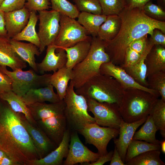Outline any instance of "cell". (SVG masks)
Segmentation results:
<instances>
[{
    "label": "cell",
    "mask_w": 165,
    "mask_h": 165,
    "mask_svg": "<svg viewBox=\"0 0 165 165\" xmlns=\"http://www.w3.org/2000/svg\"><path fill=\"white\" fill-rule=\"evenodd\" d=\"M118 15L121 20L119 31L114 38L105 42L110 61L120 66L124 63L126 50L131 43L146 34L151 35L155 28L165 34V22L149 17L137 7L125 6Z\"/></svg>",
    "instance_id": "obj_1"
},
{
    "label": "cell",
    "mask_w": 165,
    "mask_h": 165,
    "mask_svg": "<svg viewBox=\"0 0 165 165\" xmlns=\"http://www.w3.org/2000/svg\"><path fill=\"white\" fill-rule=\"evenodd\" d=\"M0 148L20 165L39 159L20 113L13 111L7 102L0 105Z\"/></svg>",
    "instance_id": "obj_2"
},
{
    "label": "cell",
    "mask_w": 165,
    "mask_h": 165,
    "mask_svg": "<svg viewBox=\"0 0 165 165\" xmlns=\"http://www.w3.org/2000/svg\"><path fill=\"white\" fill-rule=\"evenodd\" d=\"M27 106L36 125L58 146L67 129L64 100L50 104L38 102Z\"/></svg>",
    "instance_id": "obj_3"
},
{
    "label": "cell",
    "mask_w": 165,
    "mask_h": 165,
    "mask_svg": "<svg viewBox=\"0 0 165 165\" xmlns=\"http://www.w3.org/2000/svg\"><path fill=\"white\" fill-rule=\"evenodd\" d=\"M125 89L113 78L100 73L76 89L75 92L86 98L100 102L116 104L119 106Z\"/></svg>",
    "instance_id": "obj_4"
},
{
    "label": "cell",
    "mask_w": 165,
    "mask_h": 165,
    "mask_svg": "<svg viewBox=\"0 0 165 165\" xmlns=\"http://www.w3.org/2000/svg\"><path fill=\"white\" fill-rule=\"evenodd\" d=\"M105 41L97 36L92 37L90 49L87 56L72 69V80L74 88L77 89L100 74V67L103 63L110 61L105 51Z\"/></svg>",
    "instance_id": "obj_5"
},
{
    "label": "cell",
    "mask_w": 165,
    "mask_h": 165,
    "mask_svg": "<svg viewBox=\"0 0 165 165\" xmlns=\"http://www.w3.org/2000/svg\"><path fill=\"white\" fill-rule=\"evenodd\" d=\"M157 98L150 93L141 89H125L119 107L123 120L130 123L147 117Z\"/></svg>",
    "instance_id": "obj_6"
},
{
    "label": "cell",
    "mask_w": 165,
    "mask_h": 165,
    "mask_svg": "<svg viewBox=\"0 0 165 165\" xmlns=\"http://www.w3.org/2000/svg\"><path fill=\"white\" fill-rule=\"evenodd\" d=\"M63 100L67 129L70 131L78 132L87 124L95 123L94 118L88 113L86 98L75 92L72 80Z\"/></svg>",
    "instance_id": "obj_7"
},
{
    "label": "cell",
    "mask_w": 165,
    "mask_h": 165,
    "mask_svg": "<svg viewBox=\"0 0 165 165\" xmlns=\"http://www.w3.org/2000/svg\"><path fill=\"white\" fill-rule=\"evenodd\" d=\"M0 71L6 74L12 81V91L22 97L30 90L46 86L49 84L51 74L38 75L33 69L9 71L6 66H0Z\"/></svg>",
    "instance_id": "obj_8"
},
{
    "label": "cell",
    "mask_w": 165,
    "mask_h": 165,
    "mask_svg": "<svg viewBox=\"0 0 165 165\" xmlns=\"http://www.w3.org/2000/svg\"><path fill=\"white\" fill-rule=\"evenodd\" d=\"M60 15V29L54 43L56 49L72 46L90 37L75 19L61 13Z\"/></svg>",
    "instance_id": "obj_9"
},
{
    "label": "cell",
    "mask_w": 165,
    "mask_h": 165,
    "mask_svg": "<svg viewBox=\"0 0 165 165\" xmlns=\"http://www.w3.org/2000/svg\"><path fill=\"white\" fill-rule=\"evenodd\" d=\"M77 132L84 137L86 143L95 146L97 149L98 153L101 156L108 152V144L112 139L118 136L119 129L101 127L94 123L87 124Z\"/></svg>",
    "instance_id": "obj_10"
},
{
    "label": "cell",
    "mask_w": 165,
    "mask_h": 165,
    "mask_svg": "<svg viewBox=\"0 0 165 165\" xmlns=\"http://www.w3.org/2000/svg\"><path fill=\"white\" fill-rule=\"evenodd\" d=\"M86 99L88 111L94 115L95 123L100 126L119 129L123 120L117 104Z\"/></svg>",
    "instance_id": "obj_11"
},
{
    "label": "cell",
    "mask_w": 165,
    "mask_h": 165,
    "mask_svg": "<svg viewBox=\"0 0 165 165\" xmlns=\"http://www.w3.org/2000/svg\"><path fill=\"white\" fill-rule=\"evenodd\" d=\"M39 28L37 33L40 42L39 48L41 54L45 47L54 44L60 29V13L55 11H38Z\"/></svg>",
    "instance_id": "obj_12"
},
{
    "label": "cell",
    "mask_w": 165,
    "mask_h": 165,
    "mask_svg": "<svg viewBox=\"0 0 165 165\" xmlns=\"http://www.w3.org/2000/svg\"><path fill=\"white\" fill-rule=\"evenodd\" d=\"M78 133L76 131H70L68 152L64 165H74L79 163L86 165L95 162L100 156L98 152L92 151L82 143Z\"/></svg>",
    "instance_id": "obj_13"
},
{
    "label": "cell",
    "mask_w": 165,
    "mask_h": 165,
    "mask_svg": "<svg viewBox=\"0 0 165 165\" xmlns=\"http://www.w3.org/2000/svg\"><path fill=\"white\" fill-rule=\"evenodd\" d=\"M100 73L113 78L125 89H139L150 93L158 98L160 96L159 94L156 91L138 84L120 66L115 65L110 61L102 64L100 68Z\"/></svg>",
    "instance_id": "obj_14"
},
{
    "label": "cell",
    "mask_w": 165,
    "mask_h": 165,
    "mask_svg": "<svg viewBox=\"0 0 165 165\" xmlns=\"http://www.w3.org/2000/svg\"><path fill=\"white\" fill-rule=\"evenodd\" d=\"M20 116L36 149L39 159L45 156L57 147L36 125L30 123L23 114L20 113Z\"/></svg>",
    "instance_id": "obj_15"
},
{
    "label": "cell",
    "mask_w": 165,
    "mask_h": 165,
    "mask_svg": "<svg viewBox=\"0 0 165 165\" xmlns=\"http://www.w3.org/2000/svg\"><path fill=\"white\" fill-rule=\"evenodd\" d=\"M56 49L54 44L47 46L45 57L41 62L36 63L38 72L41 74L54 72L65 66L67 61L66 52L63 49Z\"/></svg>",
    "instance_id": "obj_16"
},
{
    "label": "cell",
    "mask_w": 165,
    "mask_h": 165,
    "mask_svg": "<svg viewBox=\"0 0 165 165\" xmlns=\"http://www.w3.org/2000/svg\"><path fill=\"white\" fill-rule=\"evenodd\" d=\"M70 131L67 129L62 140L54 150L41 159L29 161L27 165H61L63 160L66 158L68 153L70 140Z\"/></svg>",
    "instance_id": "obj_17"
},
{
    "label": "cell",
    "mask_w": 165,
    "mask_h": 165,
    "mask_svg": "<svg viewBox=\"0 0 165 165\" xmlns=\"http://www.w3.org/2000/svg\"><path fill=\"white\" fill-rule=\"evenodd\" d=\"M147 117L130 123H127L123 120L120 125L119 138H114L113 141L115 146L123 161L125 163L128 146L132 140L136 130L145 122Z\"/></svg>",
    "instance_id": "obj_18"
},
{
    "label": "cell",
    "mask_w": 165,
    "mask_h": 165,
    "mask_svg": "<svg viewBox=\"0 0 165 165\" xmlns=\"http://www.w3.org/2000/svg\"><path fill=\"white\" fill-rule=\"evenodd\" d=\"M7 36H0V66H7L13 71L27 67L26 62L17 54Z\"/></svg>",
    "instance_id": "obj_19"
},
{
    "label": "cell",
    "mask_w": 165,
    "mask_h": 165,
    "mask_svg": "<svg viewBox=\"0 0 165 165\" xmlns=\"http://www.w3.org/2000/svg\"><path fill=\"white\" fill-rule=\"evenodd\" d=\"M30 12L25 6L17 10L5 12L7 36L11 38L20 33L27 25Z\"/></svg>",
    "instance_id": "obj_20"
},
{
    "label": "cell",
    "mask_w": 165,
    "mask_h": 165,
    "mask_svg": "<svg viewBox=\"0 0 165 165\" xmlns=\"http://www.w3.org/2000/svg\"><path fill=\"white\" fill-rule=\"evenodd\" d=\"M51 84L38 88L32 89L29 90L22 98L27 105L38 102L48 101L54 103L61 101L58 95L53 90Z\"/></svg>",
    "instance_id": "obj_21"
},
{
    "label": "cell",
    "mask_w": 165,
    "mask_h": 165,
    "mask_svg": "<svg viewBox=\"0 0 165 165\" xmlns=\"http://www.w3.org/2000/svg\"><path fill=\"white\" fill-rule=\"evenodd\" d=\"M154 45L148 41L145 49L140 59L134 64L126 66L120 65L137 83L141 85L148 88L147 80V68L145 60V58Z\"/></svg>",
    "instance_id": "obj_22"
},
{
    "label": "cell",
    "mask_w": 165,
    "mask_h": 165,
    "mask_svg": "<svg viewBox=\"0 0 165 165\" xmlns=\"http://www.w3.org/2000/svg\"><path fill=\"white\" fill-rule=\"evenodd\" d=\"M92 38L90 36L72 46L61 48L64 50L67 54V61L65 65L67 67L72 69L85 58L90 49Z\"/></svg>",
    "instance_id": "obj_23"
},
{
    "label": "cell",
    "mask_w": 165,
    "mask_h": 165,
    "mask_svg": "<svg viewBox=\"0 0 165 165\" xmlns=\"http://www.w3.org/2000/svg\"><path fill=\"white\" fill-rule=\"evenodd\" d=\"M146 77L160 71H165V46L154 45L145 60Z\"/></svg>",
    "instance_id": "obj_24"
},
{
    "label": "cell",
    "mask_w": 165,
    "mask_h": 165,
    "mask_svg": "<svg viewBox=\"0 0 165 165\" xmlns=\"http://www.w3.org/2000/svg\"><path fill=\"white\" fill-rule=\"evenodd\" d=\"M10 43L19 56L36 72L38 71L35 62V55L39 56L41 54L38 47L34 44L26 43L10 39Z\"/></svg>",
    "instance_id": "obj_25"
},
{
    "label": "cell",
    "mask_w": 165,
    "mask_h": 165,
    "mask_svg": "<svg viewBox=\"0 0 165 165\" xmlns=\"http://www.w3.org/2000/svg\"><path fill=\"white\" fill-rule=\"evenodd\" d=\"M73 77L72 69L66 66L58 69L52 74L50 83L56 89L57 94L61 101L63 100L68 86L69 81Z\"/></svg>",
    "instance_id": "obj_26"
},
{
    "label": "cell",
    "mask_w": 165,
    "mask_h": 165,
    "mask_svg": "<svg viewBox=\"0 0 165 165\" xmlns=\"http://www.w3.org/2000/svg\"><path fill=\"white\" fill-rule=\"evenodd\" d=\"M0 98L6 102L13 111L23 114L30 123L36 125L29 108L22 97L19 96L12 91H10L0 94Z\"/></svg>",
    "instance_id": "obj_27"
},
{
    "label": "cell",
    "mask_w": 165,
    "mask_h": 165,
    "mask_svg": "<svg viewBox=\"0 0 165 165\" xmlns=\"http://www.w3.org/2000/svg\"><path fill=\"white\" fill-rule=\"evenodd\" d=\"M36 12L35 11L30 12L29 21L26 26L20 33L11 38V39L17 41H27L39 48L40 42L35 29L38 19Z\"/></svg>",
    "instance_id": "obj_28"
},
{
    "label": "cell",
    "mask_w": 165,
    "mask_h": 165,
    "mask_svg": "<svg viewBox=\"0 0 165 165\" xmlns=\"http://www.w3.org/2000/svg\"><path fill=\"white\" fill-rule=\"evenodd\" d=\"M107 16L91 13L81 12L77 17V21L92 37L97 36L101 25L105 21Z\"/></svg>",
    "instance_id": "obj_29"
},
{
    "label": "cell",
    "mask_w": 165,
    "mask_h": 165,
    "mask_svg": "<svg viewBox=\"0 0 165 165\" xmlns=\"http://www.w3.org/2000/svg\"><path fill=\"white\" fill-rule=\"evenodd\" d=\"M121 25V20L118 15L108 16L105 21L101 26L97 36L104 41L112 40L118 34Z\"/></svg>",
    "instance_id": "obj_30"
},
{
    "label": "cell",
    "mask_w": 165,
    "mask_h": 165,
    "mask_svg": "<svg viewBox=\"0 0 165 165\" xmlns=\"http://www.w3.org/2000/svg\"><path fill=\"white\" fill-rule=\"evenodd\" d=\"M157 130L152 116L148 115L144 125L138 131H136L133 139L144 141L155 144H160V141L156 138Z\"/></svg>",
    "instance_id": "obj_31"
},
{
    "label": "cell",
    "mask_w": 165,
    "mask_h": 165,
    "mask_svg": "<svg viewBox=\"0 0 165 165\" xmlns=\"http://www.w3.org/2000/svg\"><path fill=\"white\" fill-rule=\"evenodd\" d=\"M160 144L149 143L141 140L132 139L127 148L125 163L142 153L152 150H160Z\"/></svg>",
    "instance_id": "obj_32"
},
{
    "label": "cell",
    "mask_w": 165,
    "mask_h": 165,
    "mask_svg": "<svg viewBox=\"0 0 165 165\" xmlns=\"http://www.w3.org/2000/svg\"><path fill=\"white\" fill-rule=\"evenodd\" d=\"M160 150H152L142 153L133 157L126 165H165L160 159Z\"/></svg>",
    "instance_id": "obj_33"
},
{
    "label": "cell",
    "mask_w": 165,
    "mask_h": 165,
    "mask_svg": "<svg viewBox=\"0 0 165 165\" xmlns=\"http://www.w3.org/2000/svg\"><path fill=\"white\" fill-rule=\"evenodd\" d=\"M152 117L157 130L165 138V101L157 98L149 114Z\"/></svg>",
    "instance_id": "obj_34"
},
{
    "label": "cell",
    "mask_w": 165,
    "mask_h": 165,
    "mask_svg": "<svg viewBox=\"0 0 165 165\" xmlns=\"http://www.w3.org/2000/svg\"><path fill=\"white\" fill-rule=\"evenodd\" d=\"M148 88L158 93L165 101V71H160L147 76Z\"/></svg>",
    "instance_id": "obj_35"
},
{
    "label": "cell",
    "mask_w": 165,
    "mask_h": 165,
    "mask_svg": "<svg viewBox=\"0 0 165 165\" xmlns=\"http://www.w3.org/2000/svg\"><path fill=\"white\" fill-rule=\"evenodd\" d=\"M52 10L72 18H77L80 13L75 5L67 0H50Z\"/></svg>",
    "instance_id": "obj_36"
},
{
    "label": "cell",
    "mask_w": 165,
    "mask_h": 165,
    "mask_svg": "<svg viewBox=\"0 0 165 165\" xmlns=\"http://www.w3.org/2000/svg\"><path fill=\"white\" fill-rule=\"evenodd\" d=\"M102 14L106 16L118 15L126 5V0H98Z\"/></svg>",
    "instance_id": "obj_37"
},
{
    "label": "cell",
    "mask_w": 165,
    "mask_h": 165,
    "mask_svg": "<svg viewBox=\"0 0 165 165\" xmlns=\"http://www.w3.org/2000/svg\"><path fill=\"white\" fill-rule=\"evenodd\" d=\"M78 10L97 15L102 14L98 0H72Z\"/></svg>",
    "instance_id": "obj_38"
},
{
    "label": "cell",
    "mask_w": 165,
    "mask_h": 165,
    "mask_svg": "<svg viewBox=\"0 0 165 165\" xmlns=\"http://www.w3.org/2000/svg\"><path fill=\"white\" fill-rule=\"evenodd\" d=\"M142 9L147 16L152 19L161 21L165 20V12L163 8L154 4L152 1L147 3Z\"/></svg>",
    "instance_id": "obj_39"
},
{
    "label": "cell",
    "mask_w": 165,
    "mask_h": 165,
    "mask_svg": "<svg viewBox=\"0 0 165 165\" xmlns=\"http://www.w3.org/2000/svg\"><path fill=\"white\" fill-rule=\"evenodd\" d=\"M50 0H27L24 6L30 12L47 10L50 7Z\"/></svg>",
    "instance_id": "obj_40"
},
{
    "label": "cell",
    "mask_w": 165,
    "mask_h": 165,
    "mask_svg": "<svg viewBox=\"0 0 165 165\" xmlns=\"http://www.w3.org/2000/svg\"><path fill=\"white\" fill-rule=\"evenodd\" d=\"M27 0H4L0 9L4 12L19 10L24 7Z\"/></svg>",
    "instance_id": "obj_41"
},
{
    "label": "cell",
    "mask_w": 165,
    "mask_h": 165,
    "mask_svg": "<svg viewBox=\"0 0 165 165\" xmlns=\"http://www.w3.org/2000/svg\"><path fill=\"white\" fill-rule=\"evenodd\" d=\"M141 55L128 46L126 51L124 63L121 65L126 66L132 65L140 59Z\"/></svg>",
    "instance_id": "obj_42"
},
{
    "label": "cell",
    "mask_w": 165,
    "mask_h": 165,
    "mask_svg": "<svg viewBox=\"0 0 165 165\" xmlns=\"http://www.w3.org/2000/svg\"><path fill=\"white\" fill-rule=\"evenodd\" d=\"M148 38V34H146L133 42L129 46L142 54L146 46Z\"/></svg>",
    "instance_id": "obj_43"
},
{
    "label": "cell",
    "mask_w": 165,
    "mask_h": 165,
    "mask_svg": "<svg viewBox=\"0 0 165 165\" xmlns=\"http://www.w3.org/2000/svg\"><path fill=\"white\" fill-rule=\"evenodd\" d=\"M149 41L153 45H159L165 46V35L160 30L155 28L149 38Z\"/></svg>",
    "instance_id": "obj_44"
},
{
    "label": "cell",
    "mask_w": 165,
    "mask_h": 165,
    "mask_svg": "<svg viewBox=\"0 0 165 165\" xmlns=\"http://www.w3.org/2000/svg\"><path fill=\"white\" fill-rule=\"evenodd\" d=\"M12 91V81L6 74L0 71V94Z\"/></svg>",
    "instance_id": "obj_45"
},
{
    "label": "cell",
    "mask_w": 165,
    "mask_h": 165,
    "mask_svg": "<svg viewBox=\"0 0 165 165\" xmlns=\"http://www.w3.org/2000/svg\"><path fill=\"white\" fill-rule=\"evenodd\" d=\"M113 153L112 150L105 155L100 156L95 162L86 164L88 165H103L105 163L110 161Z\"/></svg>",
    "instance_id": "obj_46"
},
{
    "label": "cell",
    "mask_w": 165,
    "mask_h": 165,
    "mask_svg": "<svg viewBox=\"0 0 165 165\" xmlns=\"http://www.w3.org/2000/svg\"><path fill=\"white\" fill-rule=\"evenodd\" d=\"M153 0H126V6L129 7L138 8L142 9L144 6L148 2Z\"/></svg>",
    "instance_id": "obj_47"
},
{
    "label": "cell",
    "mask_w": 165,
    "mask_h": 165,
    "mask_svg": "<svg viewBox=\"0 0 165 165\" xmlns=\"http://www.w3.org/2000/svg\"><path fill=\"white\" fill-rule=\"evenodd\" d=\"M110 165H126L125 163L123 161L115 146L110 160Z\"/></svg>",
    "instance_id": "obj_48"
},
{
    "label": "cell",
    "mask_w": 165,
    "mask_h": 165,
    "mask_svg": "<svg viewBox=\"0 0 165 165\" xmlns=\"http://www.w3.org/2000/svg\"><path fill=\"white\" fill-rule=\"evenodd\" d=\"M0 36H7L5 27V12L0 9Z\"/></svg>",
    "instance_id": "obj_49"
},
{
    "label": "cell",
    "mask_w": 165,
    "mask_h": 165,
    "mask_svg": "<svg viewBox=\"0 0 165 165\" xmlns=\"http://www.w3.org/2000/svg\"><path fill=\"white\" fill-rule=\"evenodd\" d=\"M0 165H20V164L13 158L6 154L0 161Z\"/></svg>",
    "instance_id": "obj_50"
},
{
    "label": "cell",
    "mask_w": 165,
    "mask_h": 165,
    "mask_svg": "<svg viewBox=\"0 0 165 165\" xmlns=\"http://www.w3.org/2000/svg\"><path fill=\"white\" fill-rule=\"evenodd\" d=\"M160 149L161 152L164 154H165V139L161 141H160Z\"/></svg>",
    "instance_id": "obj_51"
},
{
    "label": "cell",
    "mask_w": 165,
    "mask_h": 165,
    "mask_svg": "<svg viewBox=\"0 0 165 165\" xmlns=\"http://www.w3.org/2000/svg\"><path fill=\"white\" fill-rule=\"evenodd\" d=\"M159 5L162 8L165 6V0H157Z\"/></svg>",
    "instance_id": "obj_52"
},
{
    "label": "cell",
    "mask_w": 165,
    "mask_h": 165,
    "mask_svg": "<svg viewBox=\"0 0 165 165\" xmlns=\"http://www.w3.org/2000/svg\"><path fill=\"white\" fill-rule=\"evenodd\" d=\"M6 154L4 151L0 149V161Z\"/></svg>",
    "instance_id": "obj_53"
},
{
    "label": "cell",
    "mask_w": 165,
    "mask_h": 165,
    "mask_svg": "<svg viewBox=\"0 0 165 165\" xmlns=\"http://www.w3.org/2000/svg\"><path fill=\"white\" fill-rule=\"evenodd\" d=\"M4 0H0V6Z\"/></svg>",
    "instance_id": "obj_54"
},
{
    "label": "cell",
    "mask_w": 165,
    "mask_h": 165,
    "mask_svg": "<svg viewBox=\"0 0 165 165\" xmlns=\"http://www.w3.org/2000/svg\"><path fill=\"white\" fill-rule=\"evenodd\" d=\"M0 103H1V102H0Z\"/></svg>",
    "instance_id": "obj_55"
},
{
    "label": "cell",
    "mask_w": 165,
    "mask_h": 165,
    "mask_svg": "<svg viewBox=\"0 0 165 165\" xmlns=\"http://www.w3.org/2000/svg\"></svg>",
    "instance_id": "obj_56"
}]
</instances>
